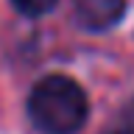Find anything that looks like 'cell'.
<instances>
[{"mask_svg": "<svg viewBox=\"0 0 134 134\" xmlns=\"http://www.w3.org/2000/svg\"><path fill=\"white\" fill-rule=\"evenodd\" d=\"M25 112L39 134H78L90 117V98L75 78L53 73L31 87Z\"/></svg>", "mask_w": 134, "mask_h": 134, "instance_id": "obj_1", "label": "cell"}, {"mask_svg": "<svg viewBox=\"0 0 134 134\" xmlns=\"http://www.w3.org/2000/svg\"><path fill=\"white\" fill-rule=\"evenodd\" d=\"M129 11V0H73V17L78 28L92 34L115 28Z\"/></svg>", "mask_w": 134, "mask_h": 134, "instance_id": "obj_2", "label": "cell"}, {"mask_svg": "<svg viewBox=\"0 0 134 134\" xmlns=\"http://www.w3.org/2000/svg\"><path fill=\"white\" fill-rule=\"evenodd\" d=\"M11 3L25 17H42V14H48V11H53L59 0H11Z\"/></svg>", "mask_w": 134, "mask_h": 134, "instance_id": "obj_3", "label": "cell"}, {"mask_svg": "<svg viewBox=\"0 0 134 134\" xmlns=\"http://www.w3.org/2000/svg\"><path fill=\"white\" fill-rule=\"evenodd\" d=\"M103 134H134L131 129H117V131H103Z\"/></svg>", "mask_w": 134, "mask_h": 134, "instance_id": "obj_4", "label": "cell"}]
</instances>
